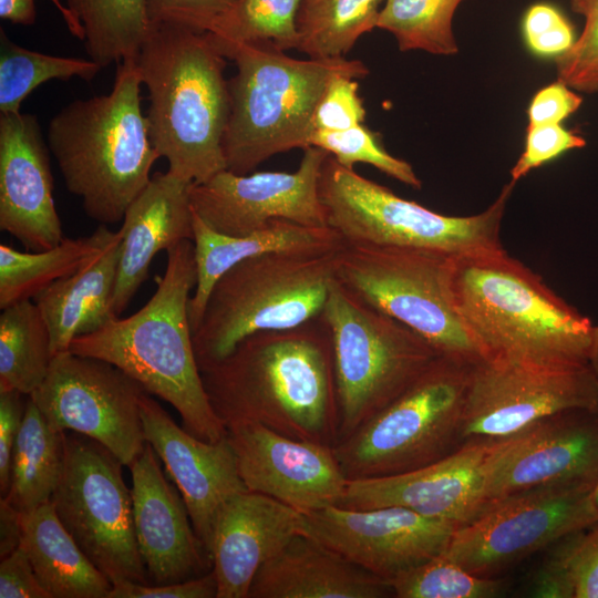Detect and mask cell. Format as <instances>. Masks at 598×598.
Segmentation results:
<instances>
[{
    "instance_id": "obj_42",
    "label": "cell",
    "mask_w": 598,
    "mask_h": 598,
    "mask_svg": "<svg viewBox=\"0 0 598 598\" xmlns=\"http://www.w3.org/2000/svg\"><path fill=\"white\" fill-rule=\"evenodd\" d=\"M527 48L539 56H559L575 42L574 29L554 6L539 2L530 6L522 21Z\"/></svg>"
},
{
    "instance_id": "obj_27",
    "label": "cell",
    "mask_w": 598,
    "mask_h": 598,
    "mask_svg": "<svg viewBox=\"0 0 598 598\" xmlns=\"http://www.w3.org/2000/svg\"><path fill=\"white\" fill-rule=\"evenodd\" d=\"M193 244L197 280L188 303L192 333L216 281L240 261L267 252H330L346 246L329 226H307L287 219H274L248 235L229 236L212 229L194 212Z\"/></svg>"
},
{
    "instance_id": "obj_23",
    "label": "cell",
    "mask_w": 598,
    "mask_h": 598,
    "mask_svg": "<svg viewBox=\"0 0 598 598\" xmlns=\"http://www.w3.org/2000/svg\"><path fill=\"white\" fill-rule=\"evenodd\" d=\"M158 460L146 442L128 467L140 554L147 578L154 585H165L208 573L212 559L193 527L179 491L165 477Z\"/></svg>"
},
{
    "instance_id": "obj_26",
    "label": "cell",
    "mask_w": 598,
    "mask_h": 598,
    "mask_svg": "<svg viewBox=\"0 0 598 598\" xmlns=\"http://www.w3.org/2000/svg\"><path fill=\"white\" fill-rule=\"evenodd\" d=\"M389 582L298 533L256 573L248 598H383Z\"/></svg>"
},
{
    "instance_id": "obj_7",
    "label": "cell",
    "mask_w": 598,
    "mask_h": 598,
    "mask_svg": "<svg viewBox=\"0 0 598 598\" xmlns=\"http://www.w3.org/2000/svg\"><path fill=\"white\" fill-rule=\"evenodd\" d=\"M340 250L267 252L227 270L212 288L193 331L199 370L227 357L252 333L319 318L337 280Z\"/></svg>"
},
{
    "instance_id": "obj_32",
    "label": "cell",
    "mask_w": 598,
    "mask_h": 598,
    "mask_svg": "<svg viewBox=\"0 0 598 598\" xmlns=\"http://www.w3.org/2000/svg\"><path fill=\"white\" fill-rule=\"evenodd\" d=\"M51 338L38 305L31 299L12 303L0 315V391L33 393L45 379Z\"/></svg>"
},
{
    "instance_id": "obj_36",
    "label": "cell",
    "mask_w": 598,
    "mask_h": 598,
    "mask_svg": "<svg viewBox=\"0 0 598 598\" xmlns=\"http://www.w3.org/2000/svg\"><path fill=\"white\" fill-rule=\"evenodd\" d=\"M464 0H384L377 28L390 32L400 51L421 50L437 55L458 51L453 18Z\"/></svg>"
},
{
    "instance_id": "obj_11",
    "label": "cell",
    "mask_w": 598,
    "mask_h": 598,
    "mask_svg": "<svg viewBox=\"0 0 598 598\" xmlns=\"http://www.w3.org/2000/svg\"><path fill=\"white\" fill-rule=\"evenodd\" d=\"M453 261L424 249L346 244L338 255L337 279L441 357L474 365L484 357L454 301Z\"/></svg>"
},
{
    "instance_id": "obj_20",
    "label": "cell",
    "mask_w": 598,
    "mask_h": 598,
    "mask_svg": "<svg viewBox=\"0 0 598 598\" xmlns=\"http://www.w3.org/2000/svg\"><path fill=\"white\" fill-rule=\"evenodd\" d=\"M495 440H470L442 460L383 477L348 481L338 506L368 509L400 506L423 516L462 525L483 506L486 458Z\"/></svg>"
},
{
    "instance_id": "obj_38",
    "label": "cell",
    "mask_w": 598,
    "mask_h": 598,
    "mask_svg": "<svg viewBox=\"0 0 598 598\" xmlns=\"http://www.w3.org/2000/svg\"><path fill=\"white\" fill-rule=\"evenodd\" d=\"M399 598H491L498 596L504 579L474 575L443 553L389 580Z\"/></svg>"
},
{
    "instance_id": "obj_18",
    "label": "cell",
    "mask_w": 598,
    "mask_h": 598,
    "mask_svg": "<svg viewBox=\"0 0 598 598\" xmlns=\"http://www.w3.org/2000/svg\"><path fill=\"white\" fill-rule=\"evenodd\" d=\"M457 526L400 506L353 509L330 505L301 513L300 533L389 582L444 553Z\"/></svg>"
},
{
    "instance_id": "obj_13",
    "label": "cell",
    "mask_w": 598,
    "mask_h": 598,
    "mask_svg": "<svg viewBox=\"0 0 598 598\" xmlns=\"http://www.w3.org/2000/svg\"><path fill=\"white\" fill-rule=\"evenodd\" d=\"M595 484L529 488L486 504L457 526L444 555L467 571L495 577L504 568L598 523Z\"/></svg>"
},
{
    "instance_id": "obj_9",
    "label": "cell",
    "mask_w": 598,
    "mask_h": 598,
    "mask_svg": "<svg viewBox=\"0 0 598 598\" xmlns=\"http://www.w3.org/2000/svg\"><path fill=\"white\" fill-rule=\"evenodd\" d=\"M471 367L437 357L401 394L339 441L348 481L411 472L451 454L461 433Z\"/></svg>"
},
{
    "instance_id": "obj_17",
    "label": "cell",
    "mask_w": 598,
    "mask_h": 598,
    "mask_svg": "<svg viewBox=\"0 0 598 598\" xmlns=\"http://www.w3.org/2000/svg\"><path fill=\"white\" fill-rule=\"evenodd\" d=\"M597 481L598 412L571 410L495 440L484 466L482 497L485 506L538 486Z\"/></svg>"
},
{
    "instance_id": "obj_53",
    "label": "cell",
    "mask_w": 598,
    "mask_h": 598,
    "mask_svg": "<svg viewBox=\"0 0 598 598\" xmlns=\"http://www.w3.org/2000/svg\"><path fill=\"white\" fill-rule=\"evenodd\" d=\"M588 365L598 383V326H594Z\"/></svg>"
},
{
    "instance_id": "obj_21",
    "label": "cell",
    "mask_w": 598,
    "mask_h": 598,
    "mask_svg": "<svg viewBox=\"0 0 598 598\" xmlns=\"http://www.w3.org/2000/svg\"><path fill=\"white\" fill-rule=\"evenodd\" d=\"M140 409L145 440L179 491L193 527L209 555L220 508L236 494L248 491L227 433L217 442L192 435L147 392L141 398Z\"/></svg>"
},
{
    "instance_id": "obj_45",
    "label": "cell",
    "mask_w": 598,
    "mask_h": 598,
    "mask_svg": "<svg viewBox=\"0 0 598 598\" xmlns=\"http://www.w3.org/2000/svg\"><path fill=\"white\" fill-rule=\"evenodd\" d=\"M575 598H598V523L561 539Z\"/></svg>"
},
{
    "instance_id": "obj_2",
    "label": "cell",
    "mask_w": 598,
    "mask_h": 598,
    "mask_svg": "<svg viewBox=\"0 0 598 598\" xmlns=\"http://www.w3.org/2000/svg\"><path fill=\"white\" fill-rule=\"evenodd\" d=\"M151 299L127 318L76 337L69 351L123 370L150 394L168 402L192 435L217 442L227 433L206 393L193 346L188 303L197 272L193 240L168 248Z\"/></svg>"
},
{
    "instance_id": "obj_50",
    "label": "cell",
    "mask_w": 598,
    "mask_h": 598,
    "mask_svg": "<svg viewBox=\"0 0 598 598\" xmlns=\"http://www.w3.org/2000/svg\"><path fill=\"white\" fill-rule=\"evenodd\" d=\"M532 594L539 598H575V589L564 556L561 540L539 566L532 581Z\"/></svg>"
},
{
    "instance_id": "obj_5",
    "label": "cell",
    "mask_w": 598,
    "mask_h": 598,
    "mask_svg": "<svg viewBox=\"0 0 598 598\" xmlns=\"http://www.w3.org/2000/svg\"><path fill=\"white\" fill-rule=\"evenodd\" d=\"M135 58L117 63L107 94L74 100L50 121L47 143L66 189L102 225L123 221L159 158L141 106Z\"/></svg>"
},
{
    "instance_id": "obj_54",
    "label": "cell",
    "mask_w": 598,
    "mask_h": 598,
    "mask_svg": "<svg viewBox=\"0 0 598 598\" xmlns=\"http://www.w3.org/2000/svg\"><path fill=\"white\" fill-rule=\"evenodd\" d=\"M592 497H594V502L596 504V507L598 509V481L594 487V491H592Z\"/></svg>"
},
{
    "instance_id": "obj_44",
    "label": "cell",
    "mask_w": 598,
    "mask_h": 598,
    "mask_svg": "<svg viewBox=\"0 0 598 598\" xmlns=\"http://www.w3.org/2000/svg\"><path fill=\"white\" fill-rule=\"evenodd\" d=\"M238 0H147L152 25L175 24L212 32Z\"/></svg>"
},
{
    "instance_id": "obj_6",
    "label": "cell",
    "mask_w": 598,
    "mask_h": 598,
    "mask_svg": "<svg viewBox=\"0 0 598 598\" xmlns=\"http://www.w3.org/2000/svg\"><path fill=\"white\" fill-rule=\"evenodd\" d=\"M221 53L237 68L228 81L230 112L223 147L227 169L241 175L278 153L310 146L316 106L336 74H369L360 60H299L265 43L235 44Z\"/></svg>"
},
{
    "instance_id": "obj_35",
    "label": "cell",
    "mask_w": 598,
    "mask_h": 598,
    "mask_svg": "<svg viewBox=\"0 0 598 598\" xmlns=\"http://www.w3.org/2000/svg\"><path fill=\"white\" fill-rule=\"evenodd\" d=\"M101 69L91 59L56 56L20 47L1 28L0 114L21 112L24 99L47 81H91Z\"/></svg>"
},
{
    "instance_id": "obj_46",
    "label": "cell",
    "mask_w": 598,
    "mask_h": 598,
    "mask_svg": "<svg viewBox=\"0 0 598 598\" xmlns=\"http://www.w3.org/2000/svg\"><path fill=\"white\" fill-rule=\"evenodd\" d=\"M217 580L214 571L184 581L150 585L121 581L112 585L109 598H217Z\"/></svg>"
},
{
    "instance_id": "obj_15",
    "label": "cell",
    "mask_w": 598,
    "mask_h": 598,
    "mask_svg": "<svg viewBox=\"0 0 598 598\" xmlns=\"http://www.w3.org/2000/svg\"><path fill=\"white\" fill-rule=\"evenodd\" d=\"M571 410L598 412V383L589 365L483 360L471 367L462 443L504 439Z\"/></svg>"
},
{
    "instance_id": "obj_25",
    "label": "cell",
    "mask_w": 598,
    "mask_h": 598,
    "mask_svg": "<svg viewBox=\"0 0 598 598\" xmlns=\"http://www.w3.org/2000/svg\"><path fill=\"white\" fill-rule=\"evenodd\" d=\"M192 184L168 171L157 172L127 207L112 301L115 316L124 312L159 251L193 240Z\"/></svg>"
},
{
    "instance_id": "obj_37",
    "label": "cell",
    "mask_w": 598,
    "mask_h": 598,
    "mask_svg": "<svg viewBox=\"0 0 598 598\" xmlns=\"http://www.w3.org/2000/svg\"><path fill=\"white\" fill-rule=\"evenodd\" d=\"M301 1L238 0L209 33L220 52L241 43H265L283 51L297 50V18Z\"/></svg>"
},
{
    "instance_id": "obj_39",
    "label": "cell",
    "mask_w": 598,
    "mask_h": 598,
    "mask_svg": "<svg viewBox=\"0 0 598 598\" xmlns=\"http://www.w3.org/2000/svg\"><path fill=\"white\" fill-rule=\"evenodd\" d=\"M324 150L346 167L357 163L372 165L399 182L420 189L422 182L406 161L394 157L382 145L378 133L363 124L344 131H315L310 146Z\"/></svg>"
},
{
    "instance_id": "obj_3",
    "label": "cell",
    "mask_w": 598,
    "mask_h": 598,
    "mask_svg": "<svg viewBox=\"0 0 598 598\" xmlns=\"http://www.w3.org/2000/svg\"><path fill=\"white\" fill-rule=\"evenodd\" d=\"M452 291L484 360L588 365L590 320L506 250L454 258Z\"/></svg>"
},
{
    "instance_id": "obj_47",
    "label": "cell",
    "mask_w": 598,
    "mask_h": 598,
    "mask_svg": "<svg viewBox=\"0 0 598 598\" xmlns=\"http://www.w3.org/2000/svg\"><path fill=\"white\" fill-rule=\"evenodd\" d=\"M582 103L579 94L557 80L533 96L527 109L528 125L560 124L575 113Z\"/></svg>"
},
{
    "instance_id": "obj_14",
    "label": "cell",
    "mask_w": 598,
    "mask_h": 598,
    "mask_svg": "<svg viewBox=\"0 0 598 598\" xmlns=\"http://www.w3.org/2000/svg\"><path fill=\"white\" fill-rule=\"evenodd\" d=\"M145 392L114 364L65 351L53 357L30 396L50 429L87 436L130 466L146 444L140 409Z\"/></svg>"
},
{
    "instance_id": "obj_31",
    "label": "cell",
    "mask_w": 598,
    "mask_h": 598,
    "mask_svg": "<svg viewBox=\"0 0 598 598\" xmlns=\"http://www.w3.org/2000/svg\"><path fill=\"white\" fill-rule=\"evenodd\" d=\"M64 433L50 429L30 395L13 447L10 486L3 497L21 513L50 502L62 475Z\"/></svg>"
},
{
    "instance_id": "obj_12",
    "label": "cell",
    "mask_w": 598,
    "mask_h": 598,
    "mask_svg": "<svg viewBox=\"0 0 598 598\" xmlns=\"http://www.w3.org/2000/svg\"><path fill=\"white\" fill-rule=\"evenodd\" d=\"M123 463L99 442L64 433V464L50 499L62 525L113 584L147 582Z\"/></svg>"
},
{
    "instance_id": "obj_33",
    "label": "cell",
    "mask_w": 598,
    "mask_h": 598,
    "mask_svg": "<svg viewBox=\"0 0 598 598\" xmlns=\"http://www.w3.org/2000/svg\"><path fill=\"white\" fill-rule=\"evenodd\" d=\"M89 59L102 69L135 58L152 32L147 0H66Z\"/></svg>"
},
{
    "instance_id": "obj_24",
    "label": "cell",
    "mask_w": 598,
    "mask_h": 598,
    "mask_svg": "<svg viewBox=\"0 0 598 598\" xmlns=\"http://www.w3.org/2000/svg\"><path fill=\"white\" fill-rule=\"evenodd\" d=\"M301 513L267 495L245 491L220 508L209 556L217 598H248L259 568L300 533Z\"/></svg>"
},
{
    "instance_id": "obj_48",
    "label": "cell",
    "mask_w": 598,
    "mask_h": 598,
    "mask_svg": "<svg viewBox=\"0 0 598 598\" xmlns=\"http://www.w3.org/2000/svg\"><path fill=\"white\" fill-rule=\"evenodd\" d=\"M24 395L16 390L0 391V491L4 496L10 486L13 447L25 411Z\"/></svg>"
},
{
    "instance_id": "obj_52",
    "label": "cell",
    "mask_w": 598,
    "mask_h": 598,
    "mask_svg": "<svg viewBox=\"0 0 598 598\" xmlns=\"http://www.w3.org/2000/svg\"><path fill=\"white\" fill-rule=\"evenodd\" d=\"M21 512L3 497L0 499V557L16 550L22 538Z\"/></svg>"
},
{
    "instance_id": "obj_28",
    "label": "cell",
    "mask_w": 598,
    "mask_h": 598,
    "mask_svg": "<svg viewBox=\"0 0 598 598\" xmlns=\"http://www.w3.org/2000/svg\"><path fill=\"white\" fill-rule=\"evenodd\" d=\"M123 236V233H122ZM122 237L93 264L60 279L33 299L47 322L53 355L69 351L80 336L101 329L112 318Z\"/></svg>"
},
{
    "instance_id": "obj_1",
    "label": "cell",
    "mask_w": 598,
    "mask_h": 598,
    "mask_svg": "<svg viewBox=\"0 0 598 598\" xmlns=\"http://www.w3.org/2000/svg\"><path fill=\"white\" fill-rule=\"evenodd\" d=\"M200 374L225 426L255 422L296 440L336 445L332 343L321 316L296 328L252 333Z\"/></svg>"
},
{
    "instance_id": "obj_8",
    "label": "cell",
    "mask_w": 598,
    "mask_h": 598,
    "mask_svg": "<svg viewBox=\"0 0 598 598\" xmlns=\"http://www.w3.org/2000/svg\"><path fill=\"white\" fill-rule=\"evenodd\" d=\"M515 184L504 185L477 215L446 216L395 195L329 154L321 168L319 195L328 226L347 245L408 247L458 258L505 250L499 229Z\"/></svg>"
},
{
    "instance_id": "obj_30",
    "label": "cell",
    "mask_w": 598,
    "mask_h": 598,
    "mask_svg": "<svg viewBox=\"0 0 598 598\" xmlns=\"http://www.w3.org/2000/svg\"><path fill=\"white\" fill-rule=\"evenodd\" d=\"M122 229L100 225L90 236L63 238L41 251H20L0 245V308L34 298L55 281L70 277L99 259L118 238Z\"/></svg>"
},
{
    "instance_id": "obj_10",
    "label": "cell",
    "mask_w": 598,
    "mask_h": 598,
    "mask_svg": "<svg viewBox=\"0 0 598 598\" xmlns=\"http://www.w3.org/2000/svg\"><path fill=\"white\" fill-rule=\"evenodd\" d=\"M321 317L332 343L338 443L401 394L440 354L338 279Z\"/></svg>"
},
{
    "instance_id": "obj_19",
    "label": "cell",
    "mask_w": 598,
    "mask_h": 598,
    "mask_svg": "<svg viewBox=\"0 0 598 598\" xmlns=\"http://www.w3.org/2000/svg\"><path fill=\"white\" fill-rule=\"evenodd\" d=\"M226 430L248 491L300 513L337 505L344 494L348 480L333 446L296 440L255 422L231 423Z\"/></svg>"
},
{
    "instance_id": "obj_51",
    "label": "cell",
    "mask_w": 598,
    "mask_h": 598,
    "mask_svg": "<svg viewBox=\"0 0 598 598\" xmlns=\"http://www.w3.org/2000/svg\"><path fill=\"white\" fill-rule=\"evenodd\" d=\"M61 13L69 31L78 40H84V30L70 9L61 0H50ZM0 17L14 24L30 25L35 21L34 0H0Z\"/></svg>"
},
{
    "instance_id": "obj_40",
    "label": "cell",
    "mask_w": 598,
    "mask_h": 598,
    "mask_svg": "<svg viewBox=\"0 0 598 598\" xmlns=\"http://www.w3.org/2000/svg\"><path fill=\"white\" fill-rule=\"evenodd\" d=\"M570 1L586 22L571 48L556 58L557 76L573 90L598 92V0Z\"/></svg>"
},
{
    "instance_id": "obj_49",
    "label": "cell",
    "mask_w": 598,
    "mask_h": 598,
    "mask_svg": "<svg viewBox=\"0 0 598 598\" xmlns=\"http://www.w3.org/2000/svg\"><path fill=\"white\" fill-rule=\"evenodd\" d=\"M0 598H51L21 546L1 558Z\"/></svg>"
},
{
    "instance_id": "obj_4",
    "label": "cell",
    "mask_w": 598,
    "mask_h": 598,
    "mask_svg": "<svg viewBox=\"0 0 598 598\" xmlns=\"http://www.w3.org/2000/svg\"><path fill=\"white\" fill-rule=\"evenodd\" d=\"M225 56L212 34L175 24L153 25L135 56L148 91L152 143L168 172L202 183L227 169L224 136L230 94Z\"/></svg>"
},
{
    "instance_id": "obj_29",
    "label": "cell",
    "mask_w": 598,
    "mask_h": 598,
    "mask_svg": "<svg viewBox=\"0 0 598 598\" xmlns=\"http://www.w3.org/2000/svg\"><path fill=\"white\" fill-rule=\"evenodd\" d=\"M20 546L51 598H109L110 579L60 522L51 502L21 514Z\"/></svg>"
},
{
    "instance_id": "obj_41",
    "label": "cell",
    "mask_w": 598,
    "mask_h": 598,
    "mask_svg": "<svg viewBox=\"0 0 598 598\" xmlns=\"http://www.w3.org/2000/svg\"><path fill=\"white\" fill-rule=\"evenodd\" d=\"M365 109L357 79L336 74L327 84L313 113L315 131L338 132L363 124ZM313 131V132H315Z\"/></svg>"
},
{
    "instance_id": "obj_43",
    "label": "cell",
    "mask_w": 598,
    "mask_h": 598,
    "mask_svg": "<svg viewBox=\"0 0 598 598\" xmlns=\"http://www.w3.org/2000/svg\"><path fill=\"white\" fill-rule=\"evenodd\" d=\"M585 138L560 124L527 126L525 147L511 169L513 182L526 176L530 171L555 159L565 152L582 148Z\"/></svg>"
},
{
    "instance_id": "obj_34",
    "label": "cell",
    "mask_w": 598,
    "mask_h": 598,
    "mask_svg": "<svg viewBox=\"0 0 598 598\" xmlns=\"http://www.w3.org/2000/svg\"><path fill=\"white\" fill-rule=\"evenodd\" d=\"M384 0H302L297 18L298 51L315 59L344 56L377 28Z\"/></svg>"
},
{
    "instance_id": "obj_16",
    "label": "cell",
    "mask_w": 598,
    "mask_h": 598,
    "mask_svg": "<svg viewBox=\"0 0 598 598\" xmlns=\"http://www.w3.org/2000/svg\"><path fill=\"white\" fill-rule=\"evenodd\" d=\"M329 154L317 146L303 150L297 171L236 174L220 171L202 183H193V212L212 229L244 236L266 227L274 219L327 227L320 200L319 179Z\"/></svg>"
},
{
    "instance_id": "obj_22",
    "label": "cell",
    "mask_w": 598,
    "mask_h": 598,
    "mask_svg": "<svg viewBox=\"0 0 598 598\" xmlns=\"http://www.w3.org/2000/svg\"><path fill=\"white\" fill-rule=\"evenodd\" d=\"M49 151L35 115H0V229L30 251L52 248L64 238Z\"/></svg>"
}]
</instances>
